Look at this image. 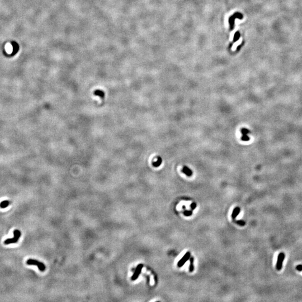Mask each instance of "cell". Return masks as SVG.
I'll return each instance as SVG.
<instances>
[{
  "label": "cell",
  "instance_id": "cell-8",
  "mask_svg": "<svg viewBox=\"0 0 302 302\" xmlns=\"http://www.w3.org/2000/svg\"><path fill=\"white\" fill-rule=\"evenodd\" d=\"M183 173L187 175V176H191L192 175V171L187 166H184L182 170Z\"/></svg>",
  "mask_w": 302,
  "mask_h": 302
},
{
  "label": "cell",
  "instance_id": "cell-12",
  "mask_svg": "<svg viewBox=\"0 0 302 302\" xmlns=\"http://www.w3.org/2000/svg\"><path fill=\"white\" fill-rule=\"evenodd\" d=\"M10 204V202L8 200H5V201L2 202L1 203H0V207L1 208H5L9 206V205Z\"/></svg>",
  "mask_w": 302,
  "mask_h": 302
},
{
  "label": "cell",
  "instance_id": "cell-4",
  "mask_svg": "<svg viewBox=\"0 0 302 302\" xmlns=\"http://www.w3.org/2000/svg\"><path fill=\"white\" fill-rule=\"evenodd\" d=\"M143 266H144V265L142 264V263H140V264H139L138 266H137V267L136 269V270H135V271H134L133 275L131 277V281H135L138 278L139 275H140V274L142 272V269H143Z\"/></svg>",
  "mask_w": 302,
  "mask_h": 302
},
{
  "label": "cell",
  "instance_id": "cell-10",
  "mask_svg": "<svg viewBox=\"0 0 302 302\" xmlns=\"http://www.w3.org/2000/svg\"><path fill=\"white\" fill-rule=\"evenodd\" d=\"M194 258L193 257H190V266H189V272L190 273L193 272V271L194 270Z\"/></svg>",
  "mask_w": 302,
  "mask_h": 302
},
{
  "label": "cell",
  "instance_id": "cell-11",
  "mask_svg": "<svg viewBox=\"0 0 302 302\" xmlns=\"http://www.w3.org/2000/svg\"><path fill=\"white\" fill-rule=\"evenodd\" d=\"M162 162V159L161 157H159V156L157 157V161L156 162H153V166L154 167H159L161 164Z\"/></svg>",
  "mask_w": 302,
  "mask_h": 302
},
{
  "label": "cell",
  "instance_id": "cell-6",
  "mask_svg": "<svg viewBox=\"0 0 302 302\" xmlns=\"http://www.w3.org/2000/svg\"><path fill=\"white\" fill-rule=\"evenodd\" d=\"M241 133H242V137L241 139L243 141L247 142L250 140L249 134H250V130L247 128H243L241 129Z\"/></svg>",
  "mask_w": 302,
  "mask_h": 302
},
{
  "label": "cell",
  "instance_id": "cell-14",
  "mask_svg": "<svg viewBox=\"0 0 302 302\" xmlns=\"http://www.w3.org/2000/svg\"><path fill=\"white\" fill-rule=\"evenodd\" d=\"M184 214L186 217L191 216L192 214V210H185L184 212Z\"/></svg>",
  "mask_w": 302,
  "mask_h": 302
},
{
  "label": "cell",
  "instance_id": "cell-9",
  "mask_svg": "<svg viewBox=\"0 0 302 302\" xmlns=\"http://www.w3.org/2000/svg\"><path fill=\"white\" fill-rule=\"evenodd\" d=\"M94 95L95 96H98V97H100V98H103L105 97V92H104L103 90H95L94 91Z\"/></svg>",
  "mask_w": 302,
  "mask_h": 302
},
{
  "label": "cell",
  "instance_id": "cell-1",
  "mask_svg": "<svg viewBox=\"0 0 302 302\" xmlns=\"http://www.w3.org/2000/svg\"><path fill=\"white\" fill-rule=\"evenodd\" d=\"M21 233L18 229H15L14 231V237L12 238H8L4 241L5 245H9L11 243H15L17 242L19 238L21 237Z\"/></svg>",
  "mask_w": 302,
  "mask_h": 302
},
{
  "label": "cell",
  "instance_id": "cell-5",
  "mask_svg": "<svg viewBox=\"0 0 302 302\" xmlns=\"http://www.w3.org/2000/svg\"><path fill=\"white\" fill-rule=\"evenodd\" d=\"M190 257H191V253L190 252H187L177 263V266L179 267H181L182 266H183L185 263L190 259Z\"/></svg>",
  "mask_w": 302,
  "mask_h": 302
},
{
  "label": "cell",
  "instance_id": "cell-7",
  "mask_svg": "<svg viewBox=\"0 0 302 302\" xmlns=\"http://www.w3.org/2000/svg\"><path fill=\"white\" fill-rule=\"evenodd\" d=\"M241 212V208L238 207H237L234 208V209H233L232 214V218L233 220H234L236 217L238 216V215L240 214V213Z\"/></svg>",
  "mask_w": 302,
  "mask_h": 302
},
{
  "label": "cell",
  "instance_id": "cell-3",
  "mask_svg": "<svg viewBox=\"0 0 302 302\" xmlns=\"http://www.w3.org/2000/svg\"><path fill=\"white\" fill-rule=\"evenodd\" d=\"M285 255L284 253L281 252L279 254L278 257L277 262H276V269H277L278 271L281 270V269H282L283 261L284 259H285Z\"/></svg>",
  "mask_w": 302,
  "mask_h": 302
},
{
  "label": "cell",
  "instance_id": "cell-15",
  "mask_svg": "<svg viewBox=\"0 0 302 302\" xmlns=\"http://www.w3.org/2000/svg\"><path fill=\"white\" fill-rule=\"evenodd\" d=\"M190 207H191L192 210L195 209V208H196V204L195 203H192V204L190 205Z\"/></svg>",
  "mask_w": 302,
  "mask_h": 302
},
{
  "label": "cell",
  "instance_id": "cell-16",
  "mask_svg": "<svg viewBox=\"0 0 302 302\" xmlns=\"http://www.w3.org/2000/svg\"><path fill=\"white\" fill-rule=\"evenodd\" d=\"M296 270H298L299 271H302V265H298V266H296Z\"/></svg>",
  "mask_w": 302,
  "mask_h": 302
},
{
  "label": "cell",
  "instance_id": "cell-13",
  "mask_svg": "<svg viewBox=\"0 0 302 302\" xmlns=\"http://www.w3.org/2000/svg\"><path fill=\"white\" fill-rule=\"evenodd\" d=\"M234 222L236 223H237V224L238 225H240V226H245V224H246V222L244 221V220H234Z\"/></svg>",
  "mask_w": 302,
  "mask_h": 302
},
{
  "label": "cell",
  "instance_id": "cell-2",
  "mask_svg": "<svg viewBox=\"0 0 302 302\" xmlns=\"http://www.w3.org/2000/svg\"><path fill=\"white\" fill-rule=\"evenodd\" d=\"M26 263L29 265H37L38 269H39V270L40 271H42V272L44 271L45 270V269H46L45 265L44 264V263L40 262V261H39L36 260L29 259L27 260Z\"/></svg>",
  "mask_w": 302,
  "mask_h": 302
}]
</instances>
